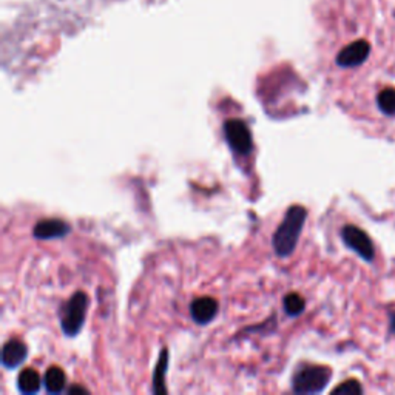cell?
<instances>
[{
	"label": "cell",
	"instance_id": "6da1fadb",
	"mask_svg": "<svg viewBox=\"0 0 395 395\" xmlns=\"http://www.w3.org/2000/svg\"><path fill=\"white\" fill-rule=\"evenodd\" d=\"M307 220V210L303 205L289 207L283 221L272 238V246L279 258H287L297 249L299 235L303 232L304 222Z\"/></svg>",
	"mask_w": 395,
	"mask_h": 395
},
{
	"label": "cell",
	"instance_id": "7a4b0ae2",
	"mask_svg": "<svg viewBox=\"0 0 395 395\" xmlns=\"http://www.w3.org/2000/svg\"><path fill=\"white\" fill-rule=\"evenodd\" d=\"M332 379V371L327 366L303 364L292 377V391L295 394H319L326 389Z\"/></svg>",
	"mask_w": 395,
	"mask_h": 395
},
{
	"label": "cell",
	"instance_id": "3957f363",
	"mask_svg": "<svg viewBox=\"0 0 395 395\" xmlns=\"http://www.w3.org/2000/svg\"><path fill=\"white\" fill-rule=\"evenodd\" d=\"M88 307V295L86 292L73 294L71 298L61 306V327L67 337H76L86 324Z\"/></svg>",
	"mask_w": 395,
	"mask_h": 395
},
{
	"label": "cell",
	"instance_id": "277c9868",
	"mask_svg": "<svg viewBox=\"0 0 395 395\" xmlns=\"http://www.w3.org/2000/svg\"><path fill=\"white\" fill-rule=\"evenodd\" d=\"M224 138L233 153L247 156L253 150V138L249 125L242 119H227L224 122Z\"/></svg>",
	"mask_w": 395,
	"mask_h": 395
},
{
	"label": "cell",
	"instance_id": "5b68a950",
	"mask_svg": "<svg viewBox=\"0 0 395 395\" xmlns=\"http://www.w3.org/2000/svg\"><path fill=\"white\" fill-rule=\"evenodd\" d=\"M342 237L344 244L352 249L356 255H360L364 261H372L375 257L374 244L371 238L361 229L355 225H344L342 230Z\"/></svg>",
	"mask_w": 395,
	"mask_h": 395
},
{
	"label": "cell",
	"instance_id": "8992f818",
	"mask_svg": "<svg viewBox=\"0 0 395 395\" xmlns=\"http://www.w3.org/2000/svg\"><path fill=\"white\" fill-rule=\"evenodd\" d=\"M371 46L366 41H355L338 53L337 63L343 68L359 67L366 59H368Z\"/></svg>",
	"mask_w": 395,
	"mask_h": 395
},
{
	"label": "cell",
	"instance_id": "52a82bcc",
	"mask_svg": "<svg viewBox=\"0 0 395 395\" xmlns=\"http://www.w3.org/2000/svg\"><path fill=\"white\" fill-rule=\"evenodd\" d=\"M71 232V225L58 218L42 220L34 225L33 235L37 240H58L63 238Z\"/></svg>",
	"mask_w": 395,
	"mask_h": 395
},
{
	"label": "cell",
	"instance_id": "ba28073f",
	"mask_svg": "<svg viewBox=\"0 0 395 395\" xmlns=\"http://www.w3.org/2000/svg\"><path fill=\"white\" fill-rule=\"evenodd\" d=\"M220 310L218 301L212 297H200L192 301L190 315L198 324H209Z\"/></svg>",
	"mask_w": 395,
	"mask_h": 395
},
{
	"label": "cell",
	"instance_id": "9c48e42d",
	"mask_svg": "<svg viewBox=\"0 0 395 395\" xmlns=\"http://www.w3.org/2000/svg\"><path fill=\"white\" fill-rule=\"evenodd\" d=\"M28 356V347L21 340H9L4 344L2 364L6 369H14L21 366Z\"/></svg>",
	"mask_w": 395,
	"mask_h": 395
},
{
	"label": "cell",
	"instance_id": "30bf717a",
	"mask_svg": "<svg viewBox=\"0 0 395 395\" xmlns=\"http://www.w3.org/2000/svg\"><path fill=\"white\" fill-rule=\"evenodd\" d=\"M42 379L39 372L33 368H26L24 369L21 374H19L17 377V388L22 394L25 395H31V394H37L41 391L42 386Z\"/></svg>",
	"mask_w": 395,
	"mask_h": 395
},
{
	"label": "cell",
	"instance_id": "8fae6325",
	"mask_svg": "<svg viewBox=\"0 0 395 395\" xmlns=\"http://www.w3.org/2000/svg\"><path fill=\"white\" fill-rule=\"evenodd\" d=\"M43 386L48 394L63 392L65 386H67V375H65L63 369H61L59 366H51V368H48L43 377Z\"/></svg>",
	"mask_w": 395,
	"mask_h": 395
},
{
	"label": "cell",
	"instance_id": "7c38bea8",
	"mask_svg": "<svg viewBox=\"0 0 395 395\" xmlns=\"http://www.w3.org/2000/svg\"><path fill=\"white\" fill-rule=\"evenodd\" d=\"M167 368H168V351L164 349L159 354V360L156 363V368L153 372V394H165V375H167Z\"/></svg>",
	"mask_w": 395,
	"mask_h": 395
},
{
	"label": "cell",
	"instance_id": "4fadbf2b",
	"mask_svg": "<svg viewBox=\"0 0 395 395\" xmlns=\"http://www.w3.org/2000/svg\"><path fill=\"white\" fill-rule=\"evenodd\" d=\"M283 306L289 317H298L304 312L306 301L299 294H287L283 299Z\"/></svg>",
	"mask_w": 395,
	"mask_h": 395
},
{
	"label": "cell",
	"instance_id": "5bb4252c",
	"mask_svg": "<svg viewBox=\"0 0 395 395\" xmlns=\"http://www.w3.org/2000/svg\"><path fill=\"white\" fill-rule=\"evenodd\" d=\"M377 102L384 115H395V88L383 90L377 98Z\"/></svg>",
	"mask_w": 395,
	"mask_h": 395
},
{
	"label": "cell",
	"instance_id": "9a60e30c",
	"mask_svg": "<svg viewBox=\"0 0 395 395\" xmlns=\"http://www.w3.org/2000/svg\"><path fill=\"white\" fill-rule=\"evenodd\" d=\"M363 392V388L360 386V383L356 380H347L342 383L340 386H337L332 394H342V395H359Z\"/></svg>",
	"mask_w": 395,
	"mask_h": 395
},
{
	"label": "cell",
	"instance_id": "2e32d148",
	"mask_svg": "<svg viewBox=\"0 0 395 395\" xmlns=\"http://www.w3.org/2000/svg\"><path fill=\"white\" fill-rule=\"evenodd\" d=\"M88 394V391L86 388H82V386H78V384H74V386H71L68 389V394Z\"/></svg>",
	"mask_w": 395,
	"mask_h": 395
}]
</instances>
